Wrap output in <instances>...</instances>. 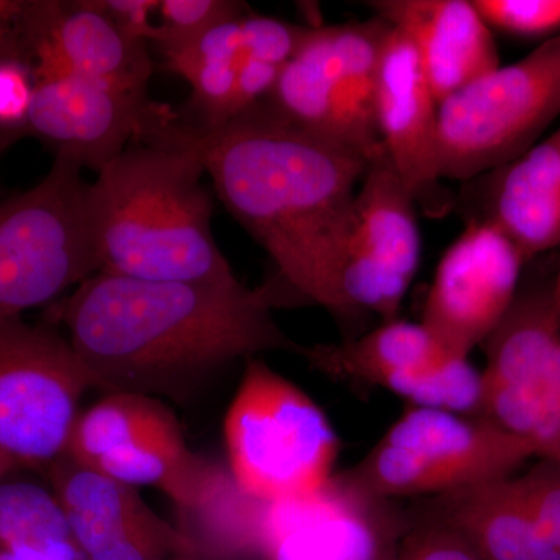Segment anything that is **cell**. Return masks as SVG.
I'll return each instance as SVG.
<instances>
[{
	"label": "cell",
	"instance_id": "cell-1",
	"mask_svg": "<svg viewBox=\"0 0 560 560\" xmlns=\"http://www.w3.org/2000/svg\"><path fill=\"white\" fill-rule=\"evenodd\" d=\"M145 140L194 150L221 202L301 296L348 319L340 290L353 201L371 161L254 106L219 128L167 117Z\"/></svg>",
	"mask_w": 560,
	"mask_h": 560
},
{
	"label": "cell",
	"instance_id": "cell-2",
	"mask_svg": "<svg viewBox=\"0 0 560 560\" xmlns=\"http://www.w3.org/2000/svg\"><path fill=\"white\" fill-rule=\"evenodd\" d=\"M265 289L150 282L95 272L54 308L80 360L108 394L180 396L238 359L308 346L276 323Z\"/></svg>",
	"mask_w": 560,
	"mask_h": 560
},
{
	"label": "cell",
	"instance_id": "cell-3",
	"mask_svg": "<svg viewBox=\"0 0 560 560\" xmlns=\"http://www.w3.org/2000/svg\"><path fill=\"white\" fill-rule=\"evenodd\" d=\"M194 150L128 147L88 187L97 272L150 282H241L213 237L212 195Z\"/></svg>",
	"mask_w": 560,
	"mask_h": 560
},
{
	"label": "cell",
	"instance_id": "cell-4",
	"mask_svg": "<svg viewBox=\"0 0 560 560\" xmlns=\"http://www.w3.org/2000/svg\"><path fill=\"white\" fill-rule=\"evenodd\" d=\"M230 469L267 503L300 500L334 477L340 438L300 386L250 359L224 418Z\"/></svg>",
	"mask_w": 560,
	"mask_h": 560
},
{
	"label": "cell",
	"instance_id": "cell-5",
	"mask_svg": "<svg viewBox=\"0 0 560 560\" xmlns=\"http://www.w3.org/2000/svg\"><path fill=\"white\" fill-rule=\"evenodd\" d=\"M534 458L529 444L482 416L410 405L348 471L371 492L400 501L508 480Z\"/></svg>",
	"mask_w": 560,
	"mask_h": 560
},
{
	"label": "cell",
	"instance_id": "cell-6",
	"mask_svg": "<svg viewBox=\"0 0 560 560\" xmlns=\"http://www.w3.org/2000/svg\"><path fill=\"white\" fill-rule=\"evenodd\" d=\"M79 162L55 154L32 189L0 198V323L49 304L97 272Z\"/></svg>",
	"mask_w": 560,
	"mask_h": 560
},
{
	"label": "cell",
	"instance_id": "cell-7",
	"mask_svg": "<svg viewBox=\"0 0 560 560\" xmlns=\"http://www.w3.org/2000/svg\"><path fill=\"white\" fill-rule=\"evenodd\" d=\"M560 116V35L441 102L442 179L471 180L528 151Z\"/></svg>",
	"mask_w": 560,
	"mask_h": 560
},
{
	"label": "cell",
	"instance_id": "cell-8",
	"mask_svg": "<svg viewBox=\"0 0 560 560\" xmlns=\"http://www.w3.org/2000/svg\"><path fill=\"white\" fill-rule=\"evenodd\" d=\"M101 389L68 337L22 318L0 323V451L47 469L65 455L81 397Z\"/></svg>",
	"mask_w": 560,
	"mask_h": 560
},
{
	"label": "cell",
	"instance_id": "cell-9",
	"mask_svg": "<svg viewBox=\"0 0 560 560\" xmlns=\"http://www.w3.org/2000/svg\"><path fill=\"white\" fill-rule=\"evenodd\" d=\"M65 455L131 486H154L176 508L194 495L208 459L189 451L171 408L145 394L114 393L79 415Z\"/></svg>",
	"mask_w": 560,
	"mask_h": 560
},
{
	"label": "cell",
	"instance_id": "cell-10",
	"mask_svg": "<svg viewBox=\"0 0 560 560\" xmlns=\"http://www.w3.org/2000/svg\"><path fill=\"white\" fill-rule=\"evenodd\" d=\"M304 360L331 378L378 386L412 407L480 416L481 372L422 323L388 320L338 345L308 346Z\"/></svg>",
	"mask_w": 560,
	"mask_h": 560
},
{
	"label": "cell",
	"instance_id": "cell-11",
	"mask_svg": "<svg viewBox=\"0 0 560 560\" xmlns=\"http://www.w3.org/2000/svg\"><path fill=\"white\" fill-rule=\"evenodd\" d=\"M419 260L416 201L383 151L368 165L353 201L340 275L348 319L399 318Z\"/></svg>",
	"mask_w": 560,
	"mask_h": 560
},
{
	"label": "cell",
	"instance_id": "cell-12",
	"mask_svg": "<svg viewBox=\"0 0 560 560\" xmlns=\"http://www.w3.org/2000/svg\"><path fill=\"white\" fill-rule=\"evenodd\" d=\"M410 510L335 474L305 499L271 503L261 560H397Z\"/></svg>",
	"mask_w": 560,
	"mask_h": 560
},
{
	"label": "cell",
	"instance_id": "cell-13",
	"mask_svg": "<svg viewBox=\"0 0 560 560\" xmlns=\"http://www.w3.org/2000/svg\"><path fill=\"white\" fill-rule=\"evenodd\" d=\"M525 261L495 224L470 220L438 264L420 323L445 348L469 359L510 311Z\"/></svg>",
	"mask_w": 560,
	"mask_h": 560
},
{
	"label": "cell",
	"instance_id": "cell-14",
	"mask_svg": "<svg viewBox=\"0 0 560 560\" xmlns=\"http://www.w3.org/2000/svg\"><path fill=\"white\" fill-rule=\"evenodd\" d=\"M440 106L410 40L390 27L383 40L375 125L405 187L431 217L451 209L440 167Z\"/></svg>",
	"mask_w": 560,
	"mask_h": 560
},
{
	"label": "cell",
	"instance_id": "cell-15",
	"mask_svg": "<svg viewBox=\"0 0 560 560\" xmlns=\"http://www.w3.org/2000/svg\"><path fill=\"white\" fill-rule=\"evenodd\" d=\"M46 470L88 560L197 558L176 526L162 521L131 486L86 469L68 455Z\"/></svg>",
	"mask_w": 560,
	"mask_h": 560
},
{
	"label": "cell",
	"instance_id": "cell-16",
	"mask_svg": "<svg viewBox=\"0 0 560 560\" xmlns=\"http://www.w3.org/2000/svg\"><path fill=\"white\" fill-rule=\"evenodd\" d=\"M149 98L132 97L77 75L35 81L24 136L49 143L55 154L95 173L142 140L161 113Z\"/></svg>",
	"mask_w": 560,
	"mask_h": 560
},
{
	"label": "cell",
	"instance_id": "cell-17",
	"mask_svg": "<svg viewBox=\"0 0 560 560\" xmlns=\"http://www.w3.org/2000/svg\"><path fill=\"white\" fill-rule=\"evenodd\" d=\"M377 18L410 40L438 102L500 66L490 27L466 0H378Z\"/></svg>",
	"mask_w": 560,
	"mask_h": 560
},
{
	"label": "cell",
	"instance_id": "cell-18",
	"mask_svg": "<svg viewBox=\"0 0 560 560\" xmlns=\"http://www.w3.org/2000/svg\"><path fill=\"white\" fill-rule=\"evenodd\" d=\"M411 511L458 530L482 560H560L534 521L517 475L423 499Z\"/></svg>",
	"mask_w": 560,
	"mask_h": 560
},
{
	"label": "cell",
	"instance_id": "cell-19",
	"mask_svg": "<svg viewBox=\"0 0 560 560\" xmlns=\"http://www.w3.org/2000/svg\"><path fill=\"white\" fill-rule=\"evenodd\" d=\"M485 215L528 261L560 245V128L492 172Z\"/></svg>",
	"mask_w": 560,
	"mask_h": 560
},
{
	"label": "cell",
	"instance_id": "cell-20",
	"mask_svg": "<svg viewBox=\"0 0 560 560\" xmlns=\"http://www.w3.org/2000/svg\"><path fill=\"white\" fill-rule=\"evenodd\" d=\"M271 503L250 495L230 466L208 460L176 529L201 560H261Z\"/></svg>",
	"mask_w": 560,
	"mask_h": 560
},
{
	"label": "cell",
	"instance_id": "cell-21",
	"mask_svg": "<svg viewBox=\"0 0 560 560\" xmlns=\"http://www.w3.org/2000/svg\"><path fill=\"white\" fill-rule=\"evenodd\" d=\"M267 98L268 108L294 127L348 147L368 161L378 156L361 138L338 90L330 65V25L308 27Z\"/></svg>",
	"mask_w": 560,
	"mask_h": 560
},
{
	"label": "cell",
	"instance_id": "cell-22",
	"mask_svg": "<svg viewBox=\"0 0 560 560\" xmlns=\"http://www.w3.org/2000/svg\"><path fill=\"white\" fill-rule=\"evenodd\" d=\"M0 547L18 560H88L54 490L0 481Z\"/></svg>",
	"mask_w": 560,
	"mask_h": 560
},
{
	"label": "cell",
	"instance_id": "cell-23",
	"mask_svg": "<svg viewBox=\"0 0 560 560\" xmlns=\"http://www.w3.org/2000/svg\"><path fill=\"white\" fill-rule=\"evenodd\" d=\"M388 28L377 16L361 24L330 25V65L338 90L350 119L375 154L383 153L375 125V95Z\"/></svg>",
	"mask_w": 560,
	"mask_h": 560
},
{
	"label": "cell",
	"instance_id": "cell-24",
	"mask_svg": "<svg viewBox=\"0 0 560 560\" xmlns=\"http://www.w3.org/2000/svg\"><path fill=\"white\" fill-rule=\"evenodd\" d=\"M158 13L161 24L154 27L150 43H156L164 54L215 25L241 20L248 13V7L232 0H161Z\"/></svg>",
	"mask_w": 560,
	"mask_h": 560
},
{
	"label": "cell",
	"instance_id": "cell-25",
	"mask_svg": "<svg viewBox=\"0 0 560 560\" xmlns=\"http://www.w3.org/2000/svg\"><path fill=\"white\" fill-rule=\"evenodd\" d=\"M490 28L522 38L560 35V0H475Z\"/></svg>",
	"mask_w": 560,
	"mask_h": 560
},
{
	"label": "cell",
	"instance_id": "cell-26",
	"mask_svg": "<svg viewBox=\"0 0 560 560\" xmlns=\"http://www.w3.org/2000/svg\"><path fill=\"white\" fill-rule=\"evenodd\" d=\"M243 57L282 69L301 49L308 27L261 14L246 13L241 20Z\"/></svg>",
	"mask_w": 560,
	"mask_h": 560
},
{
	"label": "cell",
	"instance_id": "cell-27",
	"mask_svg": "<svg viewBox=\"0 0 560 560\" xmlns=\"http://www.w3.org/2000/svg\"><path fill=\"white\" fill-rule=\"evenodd\" d=\"M242 20V18H241ZM241 20L223 22L197 38L164 51L167 68L176 75L200 66L241 65L243 60Z\"/></svg>",
	"mask_w": 560,
	"mask_h": 560
},
{
	"label": "cell",
	"instance_id": "cell-28",
	"mask_svg": "<svg viewBox=\"0 0 560 560\" xmlns=\"http://www.w3.org/2000/svg\"><path fill=\"white\" fill-rule=\"evenodd\" d=\"M410 514L411 526L397 560H482L470 541L452 526L411 510Z\"/></svg>",
	"mask_w": 560,
	"mask_h": 560
},
{
	"label": "cell",
	"instance_id": "cell-29",
	"mask_svg": "<svg viewBox=\"0 0 560 560\" xmlns=\"http://www.w3.org/2000/svg\"><path fill=\"white\" fill-rule=\"evenodd\" d=\"M517 482L541 534L560 552V463L537 459Z\"/></svg>",
	"mask_w": 560,
	"mask_h": 560
},
{
	"label": "cell",
	"instance_id": "cell-30",
	"mask_svg": "<svg viewBox=\"0 0 560 560\" xmlns=\"http://www.w3.org/2000/svg\"><path fill=\"white\" fill-rule=\"evenodd\" d=\"M33 91L35 80L31 69L24 62L0 58V130H24L31 113Z\"/></svg>",
	"mask_w": 560,
	"mask_h": 560
},
{
	"label": "cell",
	"instance_id": "cell-31",
	"mask_svg": "<svg viewBox=\"0 0 560 560\" xmlns=\"http://www.w3.org/2000/svg\"><path fill=\"white\" fill-rule=\"evenodd\" d=\"M279 72V68L267 62L243 57L237 70V81H235L231 120L259 105L261 98H267L278 81Z\"/></svg>",
	"mask_w": 560,
	"mask_h": 560
},
{
	"label": "cell",
	"instance_id": "cell-32",
	"mask_svg": "<svg viewBox=\"0 0 560 560\" xmlns=\"http://www.w3.org/2000/svg\"><path fill=\"white\" fill-rule=\"evenodd\" d=\"M95 3L125 35L150 43L156 27L151 18L160 10V0H95Z\"/></svg>",
	"mask_w": 560,
	"mask_h": 560
},
{
	"label": "cell",
	"instance_id": "cell-33",
	"mask_svg": "<svg viewBox=\"0 0 560 560\" xmlns=\"http://www.w3.org/2000/svg\"><path fill=\"white\" fill-rule=\"evenodd\" d=\"M25 2L20 0H0V28L7 27L24 9Z\"/></svg>",
	"mask_w": 560,
	"mask_h": 560
},
{
	"label": "cell",
	"instance_id": "cell-34",
	"mask_svg": "<svg viewBox=\"0 0 560 560\" xmlns=\"http://www.w3.org/2000/svg\"><path fill=\"white\" fill-rule=\"evenodd\" d=\"M20 469H24V467H22L13 456L0 451V481L7 480V478H10L14 471Z\"/></svg>",
	"mask_w": 560,
	"mask_h": 560
},
{
	"label": "cell",
	"instance_id": "cell-35",
	"mask_svg": "<svg viewBox=\"0 0 560 560\" xmlns=\"http://www.w3.org/2000/svg\"><path fill=\"white\" fill-rule=\"evenodd\" d=\"M22 131H3L0 130V153L7 149V147L11 145V143L16 142L18 139L22 138Z\"/></svg>",
	"mask_w": 560,
	"mask_h": 560
},
{
	"label": "cell",
	"instance_id": "cell-36",
	"mask_svg": "<svg viewBox=\"0 0 560 560\" xmlns=\"http://www.w3.org/2000/svg\"><path fill=\"white\" fill-rule=\"evenodd\" d=\"M552 294H555L556 305H558V311L560 313V267L558 276H556L555 282H552Z\"/></svg>",
	"mask_w": 560,
	"mask_h": 560
},
{
	"label": "cell",
	"instance_id": "cell-37",
	"mask_svg": "<svg viewBox=\"0 0 560 560\" xmlns=\"http://www.w3.org/2000/svg\"><path fill=\"white\" fill-rule=\"evenodd\" d=\"M0 560H18V559L14 558L13 555H10L9 551L3 550V548L0 547Z\"/></svg>",
	"mask_w": 560,
	"mask_h": 560
},
{
	"label": "cell",
	"instance_id": "cell-38",
	"mask_svg": "<svg viewBox=\"0 0 560 560\" xmlns=\"http://www.w3.org/2000/svg\"><path fill=\"white\" fill-rule=\"evenodd\" d=\"M171 560H201V559L195 558V556L180 555V556H175V558H172Z\"/></svg>",
	"mask_w": 560,
	"mask_h": 560
}]
</instances>
